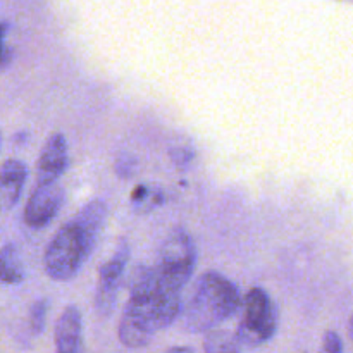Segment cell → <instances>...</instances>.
<instances>
[{
    "instance_id": "14",
    "label": "cell",
    "mask_w": 353,
    "mask_h": 353,
    "mask_svg": "<svg viewBox=\"0 0 353 353\" xmlns=\"http://www.w3.org/2000/svg\"><path fill=\"white\" fill-rule=\"evenodd\" d=\"M47 300L41 299L31 305L30 309V330L33 334H40L45 330V321H47Z\"/></svg>"
},
{
    "instance_id": "18",
    "label": "cell",
    "mask_w": 353,
    "mask_h": 353,
    "mask_svg": "<svg viewBox=\"0 0 353 353\" xmlns=\"http://www.w3.org/2000/svg\"><path fill=\"white\" fill-rule=\"evenodd\" d=\"M171 157L179 168H185L190 161H193V152L188 147H174L171 148Z\"/></svg>"
},
{
    "instance_id": "11",
    "label": "cell",
    "mask_w": 353,
    "mask_h": 353,
    "mask_svg": "<svg viewBox=\"0 0 353 353\" xmlns=\"http://www.w3.org/2000/svg\"><path fill=\"white\" fill-rule=\"evenodd\" d=\"M24 279L19 252L14 243H6L0 248V281L7 285H19Z\"/></svg>"
},
{
    "instance_id": "10",
    "label": "cell",
    "mask_w": 353,
    "mask_h": 353,
    "mask_svg": "<svg viewBox=\"0 0 353 353\" xmlns=\"http://www.w3.org/2000/svg\"><path fill=\"white\" fill-rule=\"evenodd\" d=\"M28 178V168L19 159H9L0 168V205L12 209L21 199L24 183Z\"/></svg>"
},
{
    "instance_id": "15",
    "label": "cell",
    "mask_w": 353,
    "mask_h": 353,
    "mask_svg": "<svg viewBox=\"0 0 353 353\" xmlns=\"http://www.w3.org/2000/svg\"><path fill=\"white\" fill-rule=\"evenodd\" d=\"M137 169H138V161L131 154L117 155L116 162H114V171H116V174L123 179L133 178Z\"/></svg>"
},
{
    "instance_id": "5",
    "label": "cell",
    "mask_w": 353,
    "mask_h": 353,
    "mask_svg": "<svg viewBox=\"0 0 353 353\" xmlns=\"http://www.w3.org/2000/svg\"><path fill=\"white\" fill-rule=\"evenodd\" d=\"M196 265V247L185 228H174L165 236L154 269L164 283L176 290L190 281Z\"/></svg>"
},
{
    "instance_id": "9",
    "label": "cell",
    "mask_w": 353,
    "mask_h": 353,
    "mask_svg": "<svg viewBox=\"0 0 353 353\" xmlns=\"http://www.w3.org/2000/svg\"><path fill=\"white\" fill-rule=\"evenodd\" d=\"M55 350L59 353L83 352V317L78 307L69 305L62 310L55 324Z\"/></svg>"
},
{
    "instance_id": "7",
    "label": "cell",
    "mask_w": 353,
    "mask_h": 353,
    "mask_svg": "<svg viewBox=\"0 0 353 353\" xmlns=\"http://www.w3.org/2000/svg\"><path fill=\"white\" fill-rule=\"evenodd\" d=\"M64 203V192L57 181L41 183L34 186L24 209V223L33 230L48 226Z\"/></svg>"
},
{
    "instance_id": "1",
    "label": "cell",
    "mask_w": 353,
    "mask_h": 353,
    "mask_svg": "<svg viewBox=\"0 0 353 353\" xmlns=\"http://www.w3.org/2000/svg\"><path fill=\"white\" fill-rule=\"evenodd\" d=\"M128 290L130 299L119 321L117 338L126 348L137 350L150 345L159 331L178 319L181 290L162 281L154 265H138L131 274Z\"/></svg>"
},
{
    "instance_id": "20",
    "label": "cell",
    "mask_w": 353,
    "mask_h": 353,
    "mask_svg": "<svg viewBox=\"0 0 353 353\" xmlns=\"http://www.w3.org/2000/svg\"><path fill=\"white\" fill-rule=\"evenodd\" d=\"M0 145H2V133H0Z\"/></svg>"
},
{
    "instance_id": "13",
    "label": "cell",
    "mask_w": 353,
    "mask_h": 353,
    "mask_svg": "<svg viewBox=\"0 0 353 353\" xmlns=\"http://www.w3.org/2000/svg\"><path fill=\"white\" fill-rule=\"evenodd\" d=\"M203 348H205V352H210V353L240 352L241 350V347H240V343H238L234 333H230V331H224V330L217 331L216 327L209 331Z\"/></svg>"
},
{
    "instance_id": "19",
    "label": "cell",
    "mask_w": 353,
    "mask_h": 353,
    "mask_svg": "<svg viewBox=\"0 0 353 353\" xmlns=\"http://www.w3.org/2000/svg\"><path fill=\"white\" fill-rule=\"evenodd\" d=\"M169 352H193L192 347H171Z\"/></svg>"
},
{
    "instance_id": "6",
    "label": "cell",
    "mask_w": 353,
    "mask_h": 353,
    "mask_svg": "<svg viewBox=\"0 0 353 353\" xmlns=\"http://www.w3.org/2000/svg\"><path fill=\"white\" fill-rule=\"evenodd\" d=\"M130 245L126 238H121L116 245V250L110 255L109 261L102 264L99 271V283H97L95 307L100 316H109L116 307L117 293H119L121 278L124 274L128 261H130Z\"/></svg>"
},
{
    "instance_id": "12",
    "label": "cell",
    "mask_w": 353,
    "mask_h": 353,
    "mask_svg": "<svg viewBox=\"0 0 353 353\" xmlns=\"http://www.w3.org/2000/svg\"><path fill=\"white\" fill-rule=\"evenodd\" d=\"M164 203V192L161 186L138 185L131 193V207L137 214H148Z\"/></svg>"
},
{
    "instance_id": "8",
    "label": "cell",
    "mask_w": 353,
    "mask_h": 353,
    "mask_svg": "<svg viewBox=\"0 0 353 353\" xmlns=\"http://www.w3.org/2000/svg\"><path fill=\"white\" fill-rule=\"evenodd\" d=\"M69 164L68 140L62 133H54L47 138L38 161L37 185L57 181Z\"/></svg>"
},
{
    "instance_id": "3",
    "label": "cell",
    "mask_w": 353,
    "mask_h": 353,
    "mask_svg": "<svg viewBox=\"0 0 353 353\" xmlns=\"http://www.w3.org/2000/svg\"><path fill=\"white\" fill-rule=\"evenodd\" d=\"M241 295L233 281L216 271L200 276L181 314V324L190 333H207L240 310Z\"/></svg>"
},
{
    "instance_id": "17",
    "label": "cell",
    "mask_w": 353,
    "mask_h": 353,
    "mask_svg": "<svg viewBox=\"0 0 353 353\" xmlns=\"http://www.w3.org/2000/svg\"><path fill=\"white\" fill-rule=\"evenodd\" d=\"M321 350L326 353H341L345 350L343 340L336 331H326L323 336V347Z\"/></svg>"
},
{
    "instance_id": "4",
    "label": "cell",
    "mask_w": 353,
    "mask_h": 353,
    "mask_svg": "<svg viewBox=\"0 0 353 353\" xmlns=\"http://www.w3.org/2000/svg\"><path fill=\"white\" fill-rule=\"evenodd\" d=\"M241 319L238 323L234 336L243 348H257L268 343L278 331L279 314L274 300L262 288H252L241 299Z\"/></svg>"
},
{
    "instance_id": "16",
    "label": "cell",
    "mask_w": 353,
    "mask_h": 353,
    "mask_svg": "<svg viewBox=\"0 0 353 353\" xmlns=\"http://www.w3.org/2000/svg\"><path fill=\"white\" fill-rule=\"evenodd\" d=\"M7 31H9V24L0 23V71L6 69L12 61V48L6 43Z\"/></svg>"
},
{
    "instance_id": "2",
    "label": "cell",
    "mask_w": 353,
    "mask_h": 353,
    "mask_svg": "<svg viewBox=\"0 0 353 353\" xmlns=\"http://www.w3.org/2000/svg\"><path fill=\"white\" fill-rule=\"evenodd\" d=\"M107 219L103 200L93 199L55 233L45 250V272L54 281H69L81 271Z\"/></svg>"
}]
</instances>
